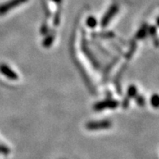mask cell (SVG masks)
Segmentation results:
<instances>
[{"label": "cell", "instance_id": "6da1fadb", "mask_svg": "<svg viewBox=\"0 0 159 159\" xmlns=\"http://www.w3.org/2000/svg\"><path fill=\"white\" fill-rule=\"evenodd\" d=\"M112 126V123L110 120H100V121L89 122L86 124V128L90 131L99 129H107Z\"/></svg>", "mask_w": 159, "mask_h": 159}, {"label": "cell", "instance_id": "7a4b0ae2", "mask_svg": "<svg viewBox=\"0 0 159 159\" xmlns=\"http://www.w3.org/2000/svg\"><path fill=\"white\" fill-rule=\"evenodd\" d=\"M119 102L116 100H111V99H107V100H104L102 102H99L96 103L95 106L93 107V109L96 111H102L104 109H115L116 107H119Z\"/></svg>", "mask_w": 159, "mask_h": 159}, {"label": "cell", "instance_id": "3957f363", "mask_svg": "<svg viewBox=\"0 0 159 159\" xmlns=\"http://www.w3.org/2000/svg\"><path fill=\"white\" fill-rule=\"evenodd\" d=\"M26 2H28V0H10L7 2L0 5V15H4L5 13L14 9L16 7L20 6Z\"/></svg>", "mask_w": 159, "mask_h": 159}, {"label": "cell", "instance_id": "277c9868", "mask_svg": "<svg viewBox=\"0 0 159 159\" xmlns=\"http://www.w3.org/2000/svg\"><path fill=\"white\" fill-rule=\"evenodd\" d=\"M118 11H119V7L117 5H112L110 7V9L107 11V12L105 14V16L102 17V21H101L102 27L106 28L107 25H109L110 22L112 20V18L117 14Z\"/></svg>", "mask_w": 159, "mask_h": 159}, {"label": "cell", "instance_id": "5b68a950", "mask_svg": "<svg viewBox=\"0 0 159 159\" xmlns=\"http://www.w3.org/2000/svg\"><path fill=\"white\" fill-rule=\"evenodd\" d=\"M0 72L3 75H5L7 78H8L11 80H17L19 76L13 71L11 67L5 63H1L0 64Z\"/></svg>", "mask_w": 159, "mask_h": 159}, {"label": "cell", "instance_id": "8992f818", "mask_svg": "<svg viewBox=\"0 0 159 159\" xmlns=\"http://www.w3.org/2000/svg\"><path fill=\"white\" fill-rule=\"evenodd\" d=\"M147 33H148V25H144L142 27L140 28L139 31L137 32V34L136 35V38L137 39H143V38H145V36L147 35Z\"/></svg>", "mask_w": 159, "mask_h": 159}, {"label": "cell", "instance_id": "52a82bcc", "mask_svg": "<svg viewBox=\"0 0 159 159\" xmlns=\"http://www.w3.org/2000/svg\"><path fill=\"white\" fill-rule=\"evenodd\" d=\"M127 95H128V98H132L137 95V88L135 85H131L128 87V92H127Z\"/></svg>", "mask_w": 159, "mask_h": 159}, {"label": "cell", "instance_id": "ba28073f", "mask_svg": "<svg viewBox=\"0 0 159 159\" xmlns=\"http://www.w3.org/2000/svg\"><path fill=\"white\" fill-rule=\"evenodd\" d=\"M86 25L90 29H94L98 25V21H97V19L95 17L89 16L88 17V19L86 20Z\"/></svg>", "mask_w": 159, "mask_h": 159}, {"label": "cell", "instance_id": "9c48e42d", "mask_svg": "<svg viewBox=\"0 0 159 159\" xmlns=\"http://www.w3.org/2000/svg\"><path fill=\"white\" fill-rule=\"evenodd\" d=\"M53 42H54V36L53 35H48L45 38L44 42H43V46L45 47H50L52 45Z\"/></svg>", "mask_w": 159, "mask_h": 159}, {"label": "cell", "instance_id": "30bf717a", "mask_svg": "<svg viewBox=\"0 0 159 159\" xmlns=\"http://www.w3.org/2000/svg\"><path fill=\"white\" fill-rule=\"evenodd\" d=\"M150 103L152 107H153L154 108H157V107H158V96H157V94H154L151 97Z\"/></svg>", "mask_w": 159, "mask_h": 159}, {"label": "cell", "instance_id": "8fae6325", "mask_svg": "<svg viewBox=\"0 0 159 159\" xmlns=\"http://www.w3.org/2000/svg\"><path fill=\"white\" fill-rule=\"evenodd\" d=\"M135 98H136V102L138 104V106H140V107H144V103H145V100H144V97L140 95V96H136Z\"/></svg>", "mask_w": 159, "mask_h": 159}, {"label": "cell", "instance_id": "7c38bea8", "mask_svg": "<svg viewBox=\"0 0 159 159\" xmlns=\"http://www.w3.org/2000/svg\"><path fill=\"white\" fill-rule=\"evenodd\" d=\"M148 33L150 35L154 36L155 34H156V28H155V26H150L149 28H148Z\"/></svg>", "mask_w": 159, "mask_h": 159}, {"label": "cell", "instance_id": "4fadbf2b", "mask_svg": "<svg viewBox=\"0 0 159 159\" xmlns=\"http://www.w3.org/2000/svg\"><path fill=\"white\" fill-rule=\"evenodd\" d=\"M59 20H60V14L59 12H57L55 14V19H54V25H58L59 24Z\"/></svg>", "mask_w": 159, "mask_h": 159}, {"label": "cell", "instance_id": "5bb4252c", "mask_svg": "<svg viewBox=\"0 0 159 159\" xmlns=\"http://www.w3.org/2000/svg\"><path fill=\"white\" fill-rule=\"evenodd\" d=\"M128 104H129V98L127 97V98L124 100V102H123V107H124V108H128Z\"/></svg>", "mask_w": 159, "mask_h": 159}, {"label": "cell", "instance_id": "9a60e30c", "mask_svg": "<svg viewBox=\"0 0 159 159\" xmlns=\"http://www.w3.org/2000/svg\"><path fill=\"white\" fill-rule=\"evenodd\" d=\"M0 152L3 153H8L9 149L4 146H0Z\"/></svg>", "mask_w": 159, "mask_h": 159}, {"label": "cell", "instance_id": "2e32d148", "mask_svg": "<svg viewBox=\"0 0 159 159\" xmlns=\"http://www.w3.org/2000/svg\"><path fill=\"white\" fill-rule=\"evenodd\" d=\"M47 26L46 25H44L43 27L42 28V30H41V32H42V34H45L46 33H47Z\"/></svg>", "mask_w": 159, "mask_h": 159}, {"label": "cell", "instance_id": "e0dca14e", "mask_svg": "<svg viewBox=\"0 0 159 159\" xmlns=\"http://www.w3.org/2000/svg\"><path fill=\"white\" fill-rule=\"evenodd\" d=\"M52 1L54 2H55V3H58V4H59V3H61V2H62V1H63V0H52Z\"/></svg>", "mask_w": 159, "mask_h": 159}]
</instances>
